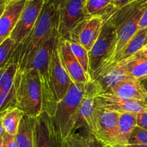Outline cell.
I'll return each mask as SVG.
<instances>
[{
    "instance_id": "cell-14",
    "label": "cell",
    "mask_w": 147,
    "mask_h": 147,
    "mask_svg": "<svg viewBox=\"0 0 147 147\" xmlns=\"http://www.w3.org/2000/svg\"><path fill=\"white\" fill-rule=\"evenodd\" d=\"M26 0H9L0 6V43L10 37L26 5Z\"/></svg>"
},
{
    "instance_id": "cell-12",
    "label": "cell",
    "mask_w": 147,
    "mask_h": 147,
    "mask_svg": "<svg viewBox=\"0 0 147 147\" xmlns=\"http://www.w3.org/2000/svg\"><path fill=\"white\" fill-rule=\"evenodd\" d=\"M97 107L119 113H139L147 109V101L121 98L111 93H103L96 97Z\"/></svg>"
},
{
    "instance_id": "cell-9",
    "label": "cell",
    "mask_w": 147,
    "mask_h": 147,
    "mask_svg": "<svg viewBox=\"0 0 147 147\" xmlns=\"http://www.w3.org/2000/svg\"><path fill=\"white\" fill-rule=\"evenodd\" d=\"M103 24L100 16L88 17L75 27L69 40L78 43L89 52L98 39Z\"/></svg>"
},
{
    "instance_id": "cell-20",
    "label": "cell",
    "mask_w": 147,
    "mask_h": 147,
    "mask_svg": "<svg viewBox=\"0 0 147 147\" xmlns=\"http://www.w3.org/2000/svg\"><path fill=\"white\" fill-rule=\"evenodd\" d=\"M35 118L24 115L16 135L19 147H34Z\"/></svg>"
},
{
    "instance_id": "cell-4",
    "label": "cell",
    "mask_w": 147,
    "mask_h": 147,
    "mask_svg": "<svg viewBox=\"0 0 147 147\" xmlns=\"http://www.w3.org/2000/svg\"><path fill=\"white\" fill-rule=\"evenodd\" d=\"M85 85L73 82L65 97L57 103L53 119L62 142L76 133L79 108L85 93Z\"/></svg>"
},
{
    "instance_id": "cell-35",
    "label": "cell",
    "mask_w": 147,
    "mask_h": 147,
    "mask_svg": "<svg viewBox=\"0 0 147 147\" xmlns=\"http://www.w3.org/2000/svg\"><path fill=\"white\" fill-rule=\"evenodd\" d=\"M147 28V7L142 14L139 23V30Z\"/></svg>"
},
{
    "instance_id": "cell-18",
    "label": "cell",
    "mask_w": 147,
    "mask_h": 147,
    "mask_svg": "<svg viewBox=\"0 0 147 147\" xmlns=\"http://www.w3.org/2000/svg\"><path fill=\"white\" fill-rule=\"evenodd\" d=\"M117 97L128 100L147 101V94L138 80L128 79L112 87L109 92Z\"/></svg>"
},
{
    "instance_id": "cell-32",
    "label": "cell",
    "mask_w": 147,
    "mask_h": 147,
    "mask_svg": "<svg viewBox=\"0 0 147 147\" xmlns=\"http://www.w3.org/2000/svg\"><path fill=\"white\" fill-rule=\"evenodd\" d=\"M137 126L147 130V109L138 114Z\"/></svg>"
},
{
    "instance_id": "cell-38",
    "label": "cell",
    "mask_w": 147,
    "mask_h": 147,
    "mask_svg": "<svg viewBox=\"0 0 147 147\" xmlns=\"http://www.w3.org/2000/svg\"><path fill=\"white\" fill-rule=\"evenodd\" d=\"M49 1H51V2H53V3H54L55 4H56V5L57 6L60 2H62L63 0H49Z\"/></svg>"
},
{
    "instance_id": "cell-33",
    "label": "cell",
    "mask_w": 147,
    "mask_h": 147,
    "mask_svg": "<svg viewBox=\"0 0 147 147\" xmlns=\"http://www.w3.org/2000/svg\"><path fill=\"white\" fill-rule=\"evenodd\" d=\"M133 1H135V0H113V1H112V7L110 9V11L111 10L120 8V7H123V6L127 4L128 3L131 2Z\"/></svg>"
},
{
    "instance_id": "cell-23",
    "label": "cell",
    "mask_w": 147,
    "mask_h": 147,
    "mask_svg": "<svg viewBox=\"0 0 147 147\" xmlns=\"http://www.w3.org/2000/svg\"><path fill=\"white\" fill-rule=\"evenodd\" d=\"M17 71V63L12 60L4 67L0 68V93L9 94L14 91V83Z\"/></svg>"
},
{
    "instance_id": "cell-22",
    "label": "cell",
    "mask_w": 147,
    "mask_h": 147,
    "mask_svg": "<svg viewBox=\"0 0 147 147\" xmlns=\"http://www.w3.org/2000/svg\"><path fill=\"white\" fill-rule=\"evenodd\" d=\"M138 114L136 113H121L119 120V144H129V138L134 128L137 126Z\"/></svg>"
},
{
    "instance_id": "cell-31",
    "label": "cell",
    "mask_w": 147,
    "mask_h": 147,
    "mask_svg": "<svg viewBox=\"0 0 147 147\" xmlns=\"http://www.w3.org/2000/svg\"><path fill=\"white\" fill-rule=\"evenodd\" d=\"M87 139L88 147H106L102 142H100L93 134L90 132H88Z\"/></svg>"
},
{
    "instance_id": "cell-10",
    "label": "cell",
    "mask_w": 147,
    "mask_h": 147,
    "mask_svg": "<svg viewBox=\"0 0 147 147\" xmlns=\"http://www.w3.org/2000/svg\"><path fill=\"white\" fill-rule=\"evenodd\" d=\"M46 0H29L10 37L20 44L31 32L38 20Z\"/></svg>"
},
{
    "instance_id": "cell-30",
    "label": "cell",
    "mask_w": 147,
    "mask_h": 147,
    "mask_svg": "<svg viewBox=\"0 0 147 147\" xmlns=\"http://www.w3.org/2000/svg\"><path fill=\"white\" fill-rule=\"evenodd\" d=\"M0 139H2L4 141L7 147H19L16 136H13V135H10L9 134L5 133L4 136L0 138Z\"/></svg>"
},
{
    "instance_id": "cell-40",
    "label": "cell",
    "mask_w": 147,
    "mask_h": 147,
    "mask_svg": "<svg viewBox=\"0 0 147 147\" xmlns=\"http://www.w3.org/2000/svg\"><path fill=\"white\" fill-rule=\"evenodd\" d=\"M8 1H9V0H0V6L4 5V4Z\"/></svg>"
},
{
    "instance_id": "cell-29",
    "label": "cell",
    "mask_w": 147,
    "mask_h": 147,
    "mask_svg": "<svg viewBox=\"0 0 147 147\" xmlns=\"http://www.w3.org/2000/svg\"><path fill=\"white\" fill-rule=\"evenodd\" d=\"M130 144H147V130L136 126L129 140Z\"/></svg>"
},
{
    "instance_id": "cell-24",
    "label": "cell",
    "mask_w": 147,
    "mask_h": 147,
    "mask_svg": "<svg viewBox=\"0 0 147 147\" xmlns=\"http://www.w3.org/2000/svg\"><path fill=\"white\" fill-rule=\"evenodd\" d=\"M122 62L125 70L131 79L139 80L147 77V60L132 57Z\"/></svg>"
},
{
    "instance_id": "cell-41",
    "label": "cell",
    "mask_w": 147,
    "mask_h": 147,
    "mask_svg": "<svg viewBox=\"0 0 147 147\" xmlns=\"http://www.w3.org/2000/svg\"><path fill=\"white\" fill-rule=\"evenodd\" d=\"M26 1H29V0H26Z\"/></svg>"
},
{
    "instance_id": "cell-3",
    "label": "cell",
    "mask_w": 147,
    "mask_h": 147,
    "mask_svg": "<svg viewBox=\"0 0 147 147\" xmlns=\"http://www.w3.org/2000/svg\"><path fill=\"white\" fill-rule=\"evenodd\" d=\"M16 107L24 114L36 118L43 112L42 94L38 74L34 69L17 72L14 83Z\"/></svg>"
},
{
    "instance_id": "cell-37",
    "label": "cell",
    "mask_w": 147,
    "mask_h": 147,
    "mask_svg": "<svg viewBox=\"0 0 147 147\" xmlns=\"http://www.w3.org/2000/svg\"><path fill=\"white\" fill-rule=\"evenodd\" d=\"M138 81L139 82V83H140V85L142 86V87L143 88L145 93L147 94V77L141 79V80H139Z\"/></svg>"
},
{
    "instance_id": "cell-17",
    "label": "cell",
    "mask_w": 147,
    "mask_h": 147,
    "mask_svg": "<svg viewBox=\"0 0 147 147\" xmlns=\"http://www.w3.org/2000/svg\"><path fill=\"white\" fill-rule=\"evenodd\" d=\"M131 79L125 70L123 62L116 63L103 71L96 80H93L100 94L107 93L110 89L123 80Z\"/></svg>"
},
{
    "instance_id": "cell-39",
    "label": "cell",
    "mask_w": 147,
    "mask_h": 147,
    "mask_svg": "<svg viewBox=\"0 0 147 147\" xmlns=\"http://www.w3.org/2000/svg\"><path fill=\"white\" fill-rule=\"evenodd\" d=\"M0 147H7L5 143L4 142V141L2 139H1V143H0Z\"/></svg>"
},
{
    "instance_id": "cell-8",
    "label": "cell",
    "mask_w": 147,
    "mask_h": 147,
    "mask_svg": "<svg viewBox=\"0 0 147 147\" xmlns=\"http://www.w3.org/2000/svg\"><path fill=\"white\" fill-rule=\"evenodd\" d=\"M121 113L98 108L96 130L93 134L105 146L119 144V120Z\"/></svg>"
},
{
    "instance_id": "cell-25",
    "label": "cell",
    "mask_w": 147,
    "mask_h": 147,
    "mask_svg": "<svg viewBox=\"0 0 147 147\" xmlns=\"http://www.w3.org/2000/svg\"><path fill=\"white\" fill-rule=\"evenodd\" d=\"M113 0H87L85 11L88 17L100 16L107 14L112 7Z\"/></svg>"
},
{
    "instance_id": "cell-27",
    "label": "cell",
    "mask_w": 147,
    "mask_h": 147,
    "mask_svg": "<svg viewBox=\"0 0 147 147\" xmlns=\"http://www.w3.org/2000/svg\"><path fill=\"white\" fill-rule=\"evenodd\" d=\"M69 42H70V46L72 52L85 71L89 76V52L78 43L70 40H69Z\"/></svg>"
},
{
    "instance_id": "cell-13",
    "label": "cell",
    "mask_w": 147,
    "mask_h": 147,
    "mask_svg": "<svg viewBox=\"0 0 147 147\" xmlns=\"http://www.w3.org/2000/svg\"><path fill=\"white\" fill-rule=\"evenodd\" d=\"M59 40H60V36L55 45L51 57L52 76H53V84H54L55 90L58 102L65 97L73 83V80L70 78L61 60Z\"/></svg>"
},
{
    "instance_id": "cell-21",
    "label": "cell",
    "mask_w": 147,
    "mask_h": 147,
    "mask_svg": "<svg viewBox=\"0 0 147 147\" xmlns=\"http://www.w3.org/2000/svg\"><path fill=\"white\" fill-rule=\"evenodd\" d=\"M24 113L17 107H11L1 111V125L6 133L16 136Z\"/></svg>"
},
{
    "instance_id": "cell-26",
    "label": "cell",
    "mask_w": 147,
    "mask_h": 147,
    "mask_svg": "<svg viewBox=\"0 0 147 147\" xmlns=\"http://www.w3.org/2000/svg\"><path fill=\"white\" fill-rule=\"evenodd\" d=\"M18 45L10 37L0 43V68L4 67L11 60Z\"/></svg>"
},
{
    "instance_id": "cell-28",
    "label": "cell",
    "mask_w": 147,
    "mask_h": 147,
    "mask_svg": "<svg viewBox=\"0 0 147 147\" xmlns=\"http://www.w3.org/2000/svg\"><path fill=\"white\" fill-rule=\"evenodd\" d=\"M63 147H88L87 135L74 133L62 142Z\"/></svg>"
},
{
    "instance_id": "cell-11",
    "label": "cell",
    "mask_w": 147,
    "mask_h": 147,
    "mask_svg": "<svg viewBox=\"0 0 147 147\" xmlns=\"http://www.w3.org/2000/svg\"><path fill=\"white\" fill-rule=\"evenodd\" d=\"M34 147H63L53 117L46 112L35 118Z\"/></svg>"
},
{
    "instance_id": "cell-16",
    "label": "cell",
    "mask_w": 147,
    "mask_h": 147,
    "mask_svg": "<svg viewBox=\"0 0 147 147\" xmlns=\"http://www.w3.org/2000/svg\"><path fill=\"white\" fill-rule=\"evenodd\" d=\"M147 7V3L145 4L142 8L139 9L135 14L128 20H126L120 27L116 29V33H117V37H116V45H115L114 51H113V56L111 60L110 63L108 65L111 64L115 59L116 58L119 53H121L123 47H125L128 42L134 37L135 34L139 30V23L141 20L142 14L144 12L145 9ZM107 66V67H108ZM105 68V69H106ZM104 69V70H105ZM103 73V72H102Z\"/></svg>"
},
{
    "instance_id": "cell-19",
    "label": "cell",
    "mask_w": 147,
    "mask_h": 147,
    "mask_svg": "<svg viewBox=\"0 0 147 147\" xmlns=\"http://www.w3.org/2000/svg\"><path fill=\"white\" fill-rule=\"evenodd\" d=\"M146 45H147V28L141 29L138 30L134 37L128 42L127 44L125 45L114 61L109 65L103 71L110 68L116 63L124 61L132 57Z\"/></svg>"
},
{
    "instance_id": "cell-2",
    "label": "cell",
    "mask_w": 147,
    "mask_h": 147,
    "mask_svg": "<svg viewBox=\"0 0 147 147\" xmlns=\"http://www.w3.org/2000/svg\"><path fill=\"white\" fill-rule=\"evenodd\" d=\"M59 37L55 29L34 55L29 69H34L38 74L42 94L43 112L53 117L57 106V98L53 84L51 69V57L56 41Z\"/></svg>"
},
{
    "instance_id": "cell-15",
    "label": "cell",
    "mask_w": 147,
    "mask_h": 147,
    "mask_svg": "<svg viewBox=\"0 0 147 147\" xmlns=\"http://www.w3.org/2000/svg\"><path fill=\"white\" fill-rule=\"evenodd\" d=\"M59 47L61 60L73 83L86 84L90 78L72 52L69 40L60 37Z\"/></svg>"
},
{
    "instance_id": "cell-5",
    "label": "cell",
    "mask_w": 147,
    "mask_h": 147,
    "mask_svg": "<svg viewBox=\"0 0 147 147\" xmlns=\"http://www.w3.org/2000/svg\"><path fill=\"white\" fill-rule=\"evenodd\" d=\"M117 33L116 30L104 23L98 39L89 51V76L94 80L110 63L114 51Z\"/></svg>"
},
{
    "instance_id": "cell-36",
    "label": "cell",
    "mask_w": 147,
    "mask_h": 147,
    "mask_svg": "<svg viewBox=\"0 0 147 147\" xmlns=\"http://www.w3.org/2000/svg\"><path fill=\"white\" fill-rule=\"evenodd\" d=\"M107 147H147V144H127L116 145V146H107Z\"/></svg>"
},
{
    "instance_id": "cell-7",
    "label": "cell",
    "mask_w": 147,
    "mask_h": 147,
    "mask_svg": "<svg viewBox=\"0 0 147 147\" xmlns=\"http://www.w3.org/2000/svg\"><path fill=\"white\" fill-rule=\"evenodd\" d=\"M100 94L93 80H89L85 85V93L78 111L76 130L81 126L86 128L88 132L94 134L98 116L96 97Z\"/></svg>"
},
{
    "instance_id": "cell-34",
    "label": "cell",
    "mask_w": 147,
    "mask_h": 147,
    "mask_svg": "<svg viewBox=\"0 0 147 147\" xmlns=\"http://www.w3.org/2000/svg\"><path fill=\"white\" fill-rule=\"evenodd\" d=\"M133 57L147 60V45L144 46L136 55L133 56Z\"/></svg>"
},
{
    "instance_id": "cell-6",
    "label": "cell",
    "mask_w": 147,
    "mask_h": 147,
    "mask_svg": "<svg viewBox=\"0 0 147 147\" xmlns=\"http://www.w3.org/2000/svg\"><path fill=\"white\" fill-rule=\"evenodd\" d=\"M87 0H63L57 5L58 30L60 38L69 40L75 27L89 17L85 11Z\"/></svg>"
},
{
    "instance_id": "cell-1",
    "label": "cell",
    "mask_w": 147,
    "mask_h": 147,
    "mask_svg": "<svg viewBox=\"0 0 147 147\" xmlns=\"http://www.w3.org/2000/svg\"><path fill=\"white\" fill-rule=\"evenodd\" d=\"M57 26V6L46 0L35 25L28 35L18 45L11 59L17 63V72L23 73L30 67L37 52L48 40Z\"/></svg>"
}]
</instances>
